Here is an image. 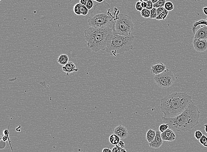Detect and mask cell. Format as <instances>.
<instances>
[{
	"instance_id": "obj_40",
	"label": "cell",
	"mask_w": 207,
	"mask_h": 152,
	"mask_svg": "<svg viewBox=\"0 0 207 152\" xmlns=\"http://www.w3.org/2000/svg\"><path fill=\"white\" fill-rule=\"evenodd\" d=\"M105 0H96V2L98 3H102L103 1H104Z\"/></svg>"
},
{
	"instance_id": "obj_38",
	"label": "cell",
	"mask_w": 207,
	"mask_h": 152,
	"mask_svg": "<svg viewBox=\"0 0 207 152\" xmlns=\"http://www.w3.org/2000/svg\"><path fill=\"white\" fill-rule=\"evenodd\" d=\"M141 6H142L143 8H146L147 6V2H141Z\"/></svg>"
},
{
	"instance_id": "obj_8",
	"label": "cell",
	"mask_w": 207,
	"mask_h": 152,
	"mask_svg": "<svg viewBox=\"0 0 207 152\" xmlns=\"http://www.w3.org/2000/svg\"><path fill=\"white\" fill-rule=\"evenodd\" d=\"M192 44L194 49L197 52H204L207 50V40L194 39Z\"/></svg>"
},
{
	"instance_id": "obj_37",
	"label": "cell",
	"mask_w": 207,
	"mask_h": 152,
	"mask_svg": "<svg viewBox=\"0 0 207 152\" xmlns=\"http://www.w3.org/2000/svg\"><path fill=\"white\" fill-rule=\"evenodd\" d=\"M102 152H112V150L109 148H105L102 150Z\"/></svg>"
},
{
	"instance_id": "obj_3",
	"label": "cell",
	"mask_w": 207,
	"mask_h": 152,
	"mask_svg": "<svg viewBox=\"0 0 207 152\" xmlns=\"http://www.w3.org/2000/svg\"><path fill=\"white\" fill-rule=\"evenodd\" d=\"M118 11L117 10L114 14L111 13L110 6L106 1L97 3L89 15L88 25L90 27L110 28L114 30L115 23L119 18L120 14L117 13Z\"/></svg>"
},
{
	"instance_id": "obj_22",
	"label": "cell",
	"mask_w": 207,
	"mask_h": 152,
	"mask_svg": "<svg viewBox=\"0 0 207 152\" xmlns=\"http://www.w3.org/2000/svg\"><path fill=\"white\" fill-rule=\"evenodd\" d=\"M168 14V11L165 9L159 16L157 17L156 19L158 20H165L166 18L167 17Z\"/></svg>"
},
{
	"instance_id": "obj_16",
	"label": "cell",
	"mask_w": 207,
	"mask_h": 152,
	"mask_svg": "<svg viewBox=\"0 0 207 152\" xmlns=\"http://www.w3.org/2000/svg\"><path fill=\"white\" fill-rule=\"evenodd\" d=\"M10 124V122L9 123V126H8V129H5L3 131V135H1V140H2L4 142H6V141L8 140L9 144H10V146H11L12 152H14L13 150V147H12V145H11V141H10V138L9 137V128Z\"/></svg>"
},
{
	"instance_id": "obj_19",
	"label": "cell",
	"mask_w": 207,
	"mask_h": 152,
	"mask_svg": "<svg viewBox=\"0 0 207 152\" xmlns=\"http://www.w3.org/2000/svg\"><path fill=\"white\" fill-rule=\"evenodd\" d=\"M109 142L112 145H116L120 141V138L115 134H113L109 137Z\"/></svg>"
},
{
	"instance_id": "obj_30",
	"label": "cell",
	"mask_w": 207,
	"mask_h": 152,
	"mask_svg": "<svg viewBox=\"0 0 207 152\" xmlns=\"http://www.w3.org/2000/svg\"><path fill=\"white\" fill-rule=\"evenodd\" d=\"M135 8H136V10L139 12H141L143 9V8L141 6V2L140 1H138L136 3Z\"/></svg>"
},
{
	"instance_id": "obj_18",
	"label": "cell",
	"mask_w": 207,
	"mask_h": 152,
	"mask_svg": "<svg viewBox=\"0 0 207 152\" xmlns=\"http://www.w3.org/2000/svg\"><path fill=\"white\" fill-rule=\"evenodd\" d=\"M202 25H204L207 26V22L205 19H201L198 21H196L195 23H193V25L192 27V30L193 34H195L196 31L197 29V27L199 26H201Z\"/></svg>"
},
{
	"instance_id": "obj_36",
	"label": "cell",
	"mask_w": 207,
	"mask_h": 152,
	"mask_svg": "<svg viewBox=\"0 0 207 152\" xmlns=\"http://www.w3.org/2000/svg\"><path fill=\"white\" fill-rule=\"evenodd\" d=\"M88 0H80V3L83 6H86Z\"/></svg>"
},
{
	"instance_id": "obj_45",
	"label": "cell",
	"mask_w": 207,
	"mask_h": 152,
	"mask_svg": "<svg viewBox=\"0 0 207 152\" xmlns=\"http://www.w3.org/2000/svg\"><path fill=\"white\" fill-rule=\"evenodd\" d=\"M205 20H206V21L207 22V18L206 19H205Z\"/></svg>"
},
{
	"instance_id": "obj_25",
	"label": "cell",
	"mask_w": 207,
	"mask_h": 152,
	"mask_svg": "<svg viewBox=\"0 0 207 152\" xmlns=\"http://www.w3.org/2000/svg\"><path fill=\"white\" fill-rule=\"evenodd\" d=\"M168 129H169V126L168 124L166 123L162 124L159 127V131H160L161 133L164 132Z\"/></svg>"
},
{
	"instance_id": "obj_15",
	"label": "cell",
	"mask_w": 207,
	"mask_h": 152,
	"mask_svg": "<svg viewBox=\"0 0 207 152\" xmlns=\"http://www.w3.org/2000/svg\"><path fill=\"white\" fill-rule=\"evenodd\" d=\"M156 131L154 130L149 129L146 135V139L149 143L153 141L154 138L156 137Z\"/></svg>"
},
{
	"instance_id": "obj_35",
	"label": "cell",
	"mask_w": 207,
	"mask_h": 152,
	"mask_svg": "<svg viewBox=\"0 0 207 152\" xmlns=\"http://www.w3.org/2000/svg\"><path fill=\"white\" fill-rule=\"evenodd\" d=\"M165 9L164 7H160L158 8L157 9L158 16H159Z\"/></svg>"
},
{
	"instance_id": "obj_27",
	"label": "cell",
	"mask_w": 207,
	"mask_h": 152,
	"mask_svg": "<svg viewBox=\"0 0 207 152\" xmlns=\"http://www.w3.org/2000/svg\"><path fill=\"white\" fill-rule=\"evenodd\" d=\"M150 11L151 14L150 18L151 19H156L157 17H158L157 8H153L151 10H150Z\"/></svg>"
},
{
	"instance_id": "obj_14",
	"label": "cell",
	"mask_w": 207,
	"mask_h": 152,
	"mask_svg": "<svg viewBox=\"0 0 207 152\" xmlns=\"http://www.w3.org/2000/svg\"><path fill=\"white\" fill-rule=\"evenodd\" d=\"M62 69L63 71L66 73L68 76L69 75V74L74 72H78L79 70L76 67L75 64L72 62H69L67 64L63 66Z\"/></svg>"
},
{
	"instance_id": "obj_31",
	"label": "cell",
	"mask_w": 207,
	"mask_h": 152,
	"mask_svg": "<svg viewBox=\"0 0 207 152\" xmlns=\"http://www.w3.org/2000/svg\"><path fill=\"white\" fill-rule=\"evenodd\" d=\"M123 149L124 148H122L120 147L115 146L112 148L111 150H112V152H122Z\"/></svg>"
},
{
	"instance_id": "obj_5",
	"label": "cell",
	"mask_w": 207,
	"mask_h": 152,
	"mask_svg": "<svg viewBox=\"0 0 207 152\" xmlns=\"http://www.w3.org/2000/svg\"><path fill=\"white\" fill-rule=\"evenodd\" d=\"M134 38V36L132 34L126 36L115 34L107 45L106 52L113 56H116L117 54H123L133 49Z\"/></svg>"
},
{
	"instance_id": "obj_39",
	"label": "cell",
	"mask_w": 207,
	"mask_h": 152,
	"mask_svg": "<svg viewBox=\"0 0 207 152\" xmlns=\"http://www.w3.org/2000/svg\"><path fill=\"white\" fill-rule=\"evenodd\" d=\"M203 11L204 14L207 16V7L203 8Z\"/></svg>"
},
{
	"instance_id": "obj_2",
	"label": "cell",
	"mask_w": 207,
	"mask_h": 152,
	"mask_svg": "<svg viewBox=\"0 0 207 152\" xmlns=\"http://www.w3.org/2000/svg\"><path fill=\"white\" fill-rule=\"evenodd\" d=\"M192 100V97L185 92L169 94L161 100V110L164 117L174 118L183 112Z\"/></svg>"
},
{
	"instance_id": "obj_7",
	"label": "cell",
	"mask_w": 207,
	"mask_h": 152,
	"mask_svg": "<svg viewBox=\"0 0 207 152\" xmlns=\"http://www.w3.org/2000/svg\"><path fill=\"white\" fill-rule=\"evenodd\" d=\"M154 80L159 87L166 88L173 85L175 81V78L173 73L167 69L161 74L155 75Z\"/></svg>"
},
{
	"instance_id": "obj_1",
	"label": "cell",
	"mask_w": 207,
	"mask_h": 152,
	"mask_svg": "<svg viewBox=\"0 0 207 152\" xmlns=\"http://www.w3.org/2000/svg\"><path fill=\"white\" fill-rule=\"evenodd\" d=\"M200 111L193 101L181 114L173 118H162L164 123L168 124L169 129L179 132L190 131L199 123Z\"/></svg>"
},
{
	"instance_id": "obj_26",
	"label": "cell",
	"mask_w": 207,
	"mask_h": 152,
	"mask_svg": "<svg viewBox=\"0 0 207 152\" xmlns=\"http://www.w3.org/2000/svg\"><path fill=\"white\" fill-rule=\"evenodd\" d=\"M200 143L205 147H207V137L203 135L199 140Z\"/></svg>"
},
{
	"instance_id": "obj_44",
	"label": "cell",
	"mask_w": 207,
	"mask_h": 152,
	"mask_svg": "<svg viewBox=\"0 0 207 152\" xmlns=\"http://www.w3.org/2000/svg\"><path fill=\"white\" fill-rule=\"evenodd\" d=\"M122 152H127L126 151V149H123V151H122Z\"/></svg>"
},
{
	"instance_id": "obj_46",
	"label": "cell",
	"mask_w": 207,
	"mask_h": 152,
	"mask_svg": "<svg viewBox=\"0 0 207 152\" xmlns=\"http://www.w3.org/2000/svg\"><path fill=\"white\" fill-rule=\"evenodd\" d=\"M93 1H96V0H93Z\"/></svg>"
},
{
	"instance_id": "obj_32",
	"label": "cell",
	"mask_w": 207,
	"mask_h": 152,
	"mask_svg": "<svg viewBox=\"0 0 207 152\" xmlns=\"http://www.w3.org/2000/svg\"><path fill=\"white\" fill-rule=\"evenodd\" d=\"M93 5L94 3L93 2V0H88L86 6L88 8V10H90L93 7Z\"/></svg>"
},
{
	"instance_id": "obj_21",
	"label": "cell",
	"mask_w": 207,
	"mask_h": 152,
	"mask_svg": "<svg viewBox=\"0 0 207 152\" xmlns=\"http://www.w3.org/2000/svg\"><path fill=\"white\" fill-rule=\"evenodd\" d=\"M141 17L144 18H149L150 17L151 11L150 10L147 9V8H143V10L140 12Z\"/></svg>"
},
{
	"instance_id": "obj_12",
	"label": "cell",
	"mask_w": 207,
	"mask_h": 152,
	"mask_svg": "<svg viewBox=\"0 0 207 152\" xmlns=\"http://www.w3.org/2000/svg\"><path fill=\"white\" fill-rule=\"evenodd\" d=\"M156 137L154 138L153 141L149 143L150 147L154 149H158L160 147L163 143V140L161 138L160 131L159 130H157Z\"/></svg>"
},
{
	"instance_id": "obj_28",
	"label": "cell",
	"mask_w": 207,
	"mask_h": 152,
	"mask_svg": "<svg viewBox=\"0 0 207 152\" xmlns=\"http://www.w3.org/2000/svg\"><path fill=\"white\" fill-rule=\"evenodd\" d=\"M80 6V3H77L76 5H75L74 8V12L75 14H76L77 16H80V15H81L80 12V9H79Z\"/></svg>"
},
{
	"instance_id": "obj_33",
	"label": "cell",
	"mask_w": 207,
	"mask_h": 152,
	"mask_svg": "<svg viewBox=\"0 0 207 152\" xmlns=\"http://www.w3.org/2000/svg\"><path fill=\"white\" fill-rule=\"evenodd\" d=\"M147 6L146 8L149 10H151L153 8V4L151 0H149V1H147Z\"/></svg>"
},
{
	"instance_id": "obj_4",
	"label": "cell",
	"mask_w": 207,
	"mask_h": 152,
	"mask_svg": "<svg viewBox=\"0 0 207 152\" xmlns=\"http://www.w3.org/2000/svg\"><path fill=\"white\" fill-rule=\"evenodd\" d=\"M114 34V30L110 28L91 27L84 31L88 47L95 52L106 50Z\"/></svg>"
},
{
	"instance_id": "obj_13",
	"label": "cell",
	"mask_w": 207,
	"mask_h": 152,
	"mask_svg": "<svg viewBox=\"0 0 207 152\" xmlns=\"http://www.w3.org/2000/svg\"><path fill=\"white\" fill-rule=\"evenodd\" d=\"M167 69L166 66L163 63H161L153 65L150 69L151 73L154 75L159 74Z\"/></svg>"
},
{
	"instance_id": "obj_34",
	"label": "cell",
	"mask_w": 207,
	"mask_h": 152,
	"mask_svg": "<svg viewBox=\"0 0 207 152\" xmlns=\"http://www.w3.org/2000/svg\"><path fill=\"white\" fill-rule=\"evenodd\" d=\"M115 146H118L122 148H125V144L124 143V142L120 140L119 142H118V144L117 145H115Z\"/></svg>"
},
{
	"instance_id": "obj_42",
	"label": "cell",
	"mask_w": 207,
	"mask_h": 152,
	"mask_svg": "<svg viewBox=\"0 0 207 152\" xmlns=\"http://www.w3.org/2000/svg\"><path fill=\"white\" fill-rule=\"evenodd\" d=\"M204 127H205V131L206 133H207V124H205L204 125Z\"/></svg>"
},
{
	"instance_id": "obj_6",
	"label": "cell",
	"mask_w": 207,
	"mask_h": 152,
	"mask_svg": "<svg viewBox=\"0 0 207 152\" xmlns=\"http://www.w3.org/2000/svg\"><path fill=\"white\" fill-rule=\"evenodd\" d=\"M134 28V24L132 18L126 14L121 13L115 23L113 30L115 34L126 36L131 34Z\"/></svg>"
},
{
	"instance_id": "obj_43",
	"label": "cell",
	"mask_w": 207,
	"mask_h": 152,
	"mask_svg": "<svg viewBox=\"0 0 207 152\" xmlns=\"http://www.w3.org/2000/svg\"><path fill=\"white\" fill-rule=\"evenodd\" d=\"M149 1V0H139V1L141 2H147Z\"/></svg>"
},
{
	"instance_id": "obj_20",
	"label": "cell",
	"mask_w": 207,
	"mask_h": 152,
	"mask_svg": "<svg viewBox=\"0 0 207 152\" xmlns=\"http://www.w3.org/2000/svg\"><path fill=\"white\" fill-rule=\"evenodd\" d=\"M79 9H80V12L81 15L86 16L88 14L89 10H88V8H87L86 6H83V5L80 4Z\"/></svg>"
},
{
	"instance_id": "obj_10",
	"label": "cell",
	"mask_w": 207,
	"mask_h": 152,
	"mask_svg": "<svg viewBox=\"0 0 207 152\" xmlns=\"http://www.w3.org/2000/svg\"><path fill=\"white\" fill-rule=\"evenodd\" d=\"M194 39H207V26L206 25H202L201 28L196 30L194 34Z\"/></svg>"
},
{
	"instance_id": "obj_23",
	"label": "cell",
	"mask_w": 207,
	"mask_h": 152,
	"mask_svg": "<svg viewBox=\"0 0 207 152\" xmlns=\"http://www.w3.org/2000/svg\"><path fill=\"white\" fill-rule=\"evenodd\" d=\"M166 2V0H159L156 3L153 4V8L157 9L159 8L164 7Z\"/></svg>"
},
{
	"instance_id": "obj_9",
	"label": "cell",
	"mask_w": 207,
	"mask_h": 152,
	"mask_svg": "<svg viewBox=\"0 0 207 152\" xmlns=\"http://www.w3.org/2000/svg\"><path fill=\"white\" fill-rule=\"evenodd\" d=\"M113 133L118 136L120 139H125L129 135L128 131L126 128L121 124L116 127L113 130Z\"/></svg>"
},
{
	"instance_id": "obj_24",
	"label": "cell",
	"mask_w": 207,
	"mask_h": 152,
	"mask_svg": "<svg viewBox=\"0 0 207 152\" xmlns=\"http://www.w3.org/2000/svg\"><path fill=\"white\" fill-rule=\"evenodd\" d=\"M164 8L168 12L172 11L174 8V6L172 2L171 1H167L164 6Z\"/></svg>"
},
{
	"instance_id": "obj_17",
	"label": "cell",
	"mask_w": 207,
	"mask_h": 152,
	"mask_svg": "<svg viewBox=\"0 0 207 152\" xmlns=\"http://www.w3.org/2000/svg\"><path fill=\"white\" fill-rule=\"evenodd\" d=\"M58 63L62 66H65L69 62V57L67 54H63L60 55L57 60Z\"/></svg>"
},
{
	"instance_id": "obj_11",
	"label": "cell",
	"mask_w": 207,
	"mask_h": 152,
	"mask_svg": "<svg viewBox=\"0 0 207 152\" xmlns=\"http://www.w3.org/2000/svg\"><path fill=\"white\" fill-rule=\"evenodd\" d=\"M161 135L163 140L164 141L172 142L175 140L176 138L175 132L172 130V129L169 128L166 131L161 133Z\"/></svg>"
},
{
	"instance_id": "obj_41",
	"label": "cell",
	"mask_w": 207,
	"mask_h": 152,
	"mask_svg": "<svg viewBox=\"0 0 207 152\" xmlns=\"http://www.w3.org/2000/svg\"><path fill=\"white\" fill-rule=\"evenodd\" d=\"M159 0H151V1H152L153 4H155V3H156L157 1H159Z\"/></svg>"
},
{
	"instance_id": "obj_29",
	"label": "cell",
	"mask_w": 207,
	"mask_h": 152,
	"mask_svg": "<svg viewBox=\"0 0 207 152\" xmlns=\"http://www.w3.org/2000/svg\"><path fill=\"white\" fill-rule=\"evenodd\" d=\"M203 135L202 132L200 130L196 131L194 133V137L198 140H200V138L202 137Z\"/></svg>"
}]
</instances>
